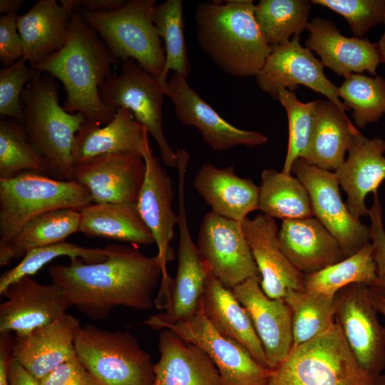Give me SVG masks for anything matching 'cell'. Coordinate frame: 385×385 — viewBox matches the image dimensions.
Here are the masks:
<instances>
[{"mask_svg": "<svg viewBox=\"0 0 385 385\" xmlns=\"http://www.w3.org/2000/svg\"><path fill=\"white\" fill-rule=\"evenodd\" d=\"M106 247L108 257L103 262L86 263L75 258L68 265L49 266L52 283L72 307L94 321L106 319L118 306L151 309L155 287L161 277L169 276L158 255L148 257L135 247L119 244Z\"/></svg>", "mask_w": 385, "mask_h": 385, "instance_id": "cell-1", "label": "cell"}, {"mask_svg": "<svg viewBox=\"0 0 385 385\" xmlns=\"http://www.w3.org/2000/svg\"><path fill=\"white\" fill-rule=\"evenodd\" d=\"M117 61L80 11L73 10L64 46L33 68L62 83L66 112L82 113L88 121L102 126L113 120L117 109L102 101L99 87L112 75V64Z\"/></svg>", "mask_w": 385, "mask_h": 385, "instance_id": "cell-2", "label": "cell"}, {"mask_svg": "<svg viewBox=\"0 0 385 385\" xmlns=\"http://www.w3.org/2000/svg\"><path fill=\"white\" fill-rule=\"evenodd\" d=\"M250 0L197 4L196 36L202 51L225 73L256 76L272 51L254 16Z\"/></svg>", "mask_w": 385, "mask_h": 385, "instance_id": "cell-3", "label": "cell"}, {"mask_svg": "<svg viewBox=\"0 0 385 385\" xmlns=\"http://www.w3.org/2000/svg\"><path fill=\"white\" fill-rule=\"evenodd\" d=\"M20 123L36 150L50 165L52 177L74 180L72 148L76 135L88 121L82 113L66 112L58 103L54 78L38 71L24 88Z\"/></svg>", "mask_w": 385, "mask_h": 385, "instance_id": "cell-4", "label": "cell"}, {"mask_svg": "<svg viewBox=\"0 0 385 385\" xmlns=\"http://www.w3.org/2000/svg\"><path fill=\"white\" fill-rule=\"evenodd\" d=\"M269 385H385V375L359 365L334 321L317 337L292 346Z\"/></svg>", "mask_w": 385, "mask_h": 385, "instance_id": "cell-5", "label": "cell"}, {"mask_svg": "<svg viewBox=\"0 0 385 385\" xmlns=\"http://www.w3.org/2000/svg\"><path fill=\"white\" fill-rule=\"evenodd\" d=\"M91 202L90 191L75 180H61L32 171L0 179V242L43 213L62 208L81 211Z\"/></svg>", "mask_w": 385, "mask_h": 385, "instance_id": "cell-6", "label": "cell"}, {"mask_svg": "<svg viewBox=\"0 0 385 385\" xmlns=\"http://www.w3.org/2000/svg\"><path fill=\"white\" fill-rule=\"evenodd\" d=\"M156 4L155 0H130L104 13L77 10L106 41L117 60L133 59L158 78L163 73L165 56L153 19Z\"/></svg>", "mask_w": 385, "mask_h": 385, "instance_id": "cell-7", "label": "cell"}, {"mask_svg": "<svg viewBox=\"0 0 385 385\" xmlns=\"http://www.w3.org/2000/svg\"><path fill=\"white\" fill-rule=\"evenodd\" d=\"M77 357L101 385H153L150 356L128 332L81 327L75 339Z\"/></svg>", "mask_w": 385, "mask_h": 385, "instance_id": "cell-8", "label": "cell"}, {"mask_svg": "<svg viewBox=\"0 0 385 385\" xmlns=\"http://www.w3.org/2000/svg\"><path fill=\"white\" fill-rule=\"evenodd\" d=\"M99 94L105 104L130 111L135 120L155 139L163 164L177 168V152L168 143L163 130L165 93L156 77L128 59L122 62L119 73L112 74L101 85Z\"/></svg>", "mask_w": 385, "mask_h": 385, "instance_id": "cell-9", "label": "cell"}, {"mask_svg": "<svg viewBox=\"0 0 385 385\" xmlns=\"http://www.w3.org/2000/svg\"><path fill=\"white\" fill-rule=\"evenodd\" d=\"M186 173L185 170L178 172L179 240L176 276L165 312L150 315L143 322L154 330L161 331L190 319L202 306L208 269L189 230L185 209Z\"/></svg>", "mask_w": 385, "mask_h": 385, "instance_id": "cell-10", "label": "cell"}, {"mask_svg": "<svg viewBox=\"0 0 385 385\" xmlns=\"http://www.w3.org/2000/svg\"><path fill=\"white\" fill-rule=\"evenodd\" d=\"M334 320L351 354L365 370L381 374L385 368V327L379 322L371 287L353 283L335 295Z\"/></svg>", "mask_w": 385, "mask_h": 385, "instance_id": "cell-11", "label": "cell"}, {"mask_svg": "<svg viewBox=\"0 0 385 385\" xmlns=\"http://www.w3.org/2000/svg\"><path fill=\"white\" fill-rule=\"evenodd\" d=\"M292 172L309 192L314 217L338 240L346 257L371 244L369 226L355 219L343 202L334 172L302 158L294 161Z\"/></svg>", "mask_w": 385, "mask_h": 385, "instance_id": "cell-12", "label": "cell"}, {"mask_svg": "<svg viewBox=\"0 0 385 385\" xmlns=\"http://www.w3.org/2000/svg\"><path fill=\"white\" fill-rule=\"evenodd\" d=\"M170 329L201 348L216 366L220 385H269L273 369L262 366L241 344L219 332L202 308Z\"/></svg>", "mask_w": 385, "mask_h": 385, "instance_id": "cell-13", "label": "cell"}, {"mask_svg": "<svg viewBox=\"0 0 385 385\" xmlns=\"http://www.w3.org/2000/svg\"><path fill=\"white\" fill-rule=\"evenodd\" d=\"M196 245L208 270L226 287L260 277L242 222L210 211L202 218Z\"/></svg>", "mask_w": 385, "mask_h": 385, "instance_id": "cell-14", "label": "cell"}, {"mask_svg": "<svg viewBox=\"0 0 385 385\" xmlns=\"http://www.w3.org/2000/svg\"><path fill=\"white\" fill-rule=\"evenodd\" d=\"M255 78L259 88L275 99L281 91L294 92L303 85L326 96L343 112L349 111L339 99L338 87L326 77L321 61L301 45L300 35L272 47Z\"/></svg>", "mask_w": 385, "mask_h": 385, "instance_id": "cell-15", "label": "cell"}, {"mask_svg": "<svg viewBox=\"0 0 385 385\" xmlns=\"http://www.w3.org/2000/svg\"><path fill=\"white\" fill-rule=\"evenodd\" d=\"M163 89L170 98L178 120L197 129L203 141L214 150L255 147L268 140L263 133L238 128L223 119L190 86L187 78L173 73Z\"/></svg>", "mask_w": 385, "mask_h": 385, "instance_id": "cell-16", "label": "cell"}, {"mask_svg": "<svg viewBox=\"0 0 385 385\" xmlns=\"http://www.w3.org/2000/svg\"><path fill=\"white\" fill-rule=\"evenodd\" d=\"M0 333L24 336L46 326L66 314L72 307L56 284H42L24 277L9 285L1 293Z\"/></svg>", "mask_w": 385, "mask_h": 385, "instance_id": "cell-17", "label": "cell"}, {"mask_svg": "<svg viewBox=\"0 0 385 385\" xmlns=\"http://www.w3.org/2000/svg\"><path fill=\"white\" fill-rule=\"evenodd\" d=\"M261 278L250 277L232 289L247 310L263 346L268 367L274 369L293 346L292 312L284 298L271 299L260 286Z\"/></svg>", "mask_w": 385, "mask_h": 385, "instance_id": "cell-18", "label": "cell"}, {"mask_svg": "<svg viewBox=\"0 0 385 385\" xmlns=\"http://www.w3.org/2000/svg\"><path fill=\"white\" fill-rule=\"evenodd\" d=\"M145 173L143 156L100 155L73 167L74 180L86 187L95 203L136 205Z\"/></svg>", "mask_w": 385, "mask_h": 385, "instance_id": "cell-19", "label": "cell"}, {"mask_svg": "<svg viewBox=\"0 0 385 385\" xmlns=\"http://www.w3.org/2000/svg\"><path fill=\"white\" fill-rule=\"evenodd\" d=\"M142 156L145 173L136 202L138 212L150 230L158 247V257L165 270L175 257L171 241L178 224V215L173 209V185L165 170L145 143Z\"/></svg>", "mask_w": 385, "mask_h": 385, "instance_id": "cell-20", "label": "cell"}, {"mask_svg": "<svg viewBox=\"0 0 385 385\" xmlns=\"http://www.w3.org/2000/svg\"><path fill=\"white\" fill-rule=\"evenodd\" d=\"M242 227L260 274V286L271 299L284 298L289 289L303 288L304 274L287 258L278 242L274 218L260 214L245 218Z\"/></svg>", "mask_w": 385, "mask_h": 385, "instance_id": "cell-21", "label": "cell"}, {"mask_svg": "<svg viewBox=\"0 0 385 385\" xmlns=\"http://www.w3.org/2000/svg\"><path fill=\"white\" fill-rule=\"evenodd\" d=\"M346 160L334 172L347 195L346 207L356 220L369 216L365 204L368 194L378 192L385 180V140L368 138L358 129L352 135Z\"/></svg>", "mask_w": 385, "mask_h": 385, "instance_id": "cell-22", "label": "cell"}, {"mask_svg": "<svg viewBox=\"0 0 385 385\" xmlns=\"http://www.w3.org/2000/svg\"><path fill=\"white\" fill-rule=\"evenodd\" d=\"M305 45L320 57L323 66L340 76L368 71L376 76L380 63L376 44L364 38L346 37L330 21L316 17L309 21Z\"/></svg>", "mask_w": 385, "mask_h": 385, "instance_id": "cell-23", "label": "cell"}, {"mask_svg": "<svg viewBox=\"0 0 385 385\" xmlns=\"http://www.w3.org/2000/svg\"><path fill=\"white\" fill-rule=\"evenodd\" d=\"M79 320L66 314L55 322L12 341V358L40 379L76 356L75 339Z\"/></svg>", "mask_w": 385, "mask_h": 385, "instance_id": "cell-24", "label": "cell"}, {"mask_svg": "<svg viewBox=\"0 0 385 385\" xmlns=\"http://www.w3.org/2000/svg\"><path fill=\"white\" fill-rule=\"evenodd\" d=\"M277 238L284 255L303 274L346 258L338 240L314 217L282 220Z\"/></svg>", "mask_w": 385, "mask_h": 385, "instance_id": "cell-25", "label": "cell"}, {"mask_svg": "<svg viewBox=\"0 0 385 385\" xmlns=\"http://www.w3.org/2000/svg\"><path fill=\"white\" fill-rule=\"evenodd\" d=\"M148 133L132 112L118 108L113 120L104 126L86 121L76 135L72 148L73 167L108 154L125 153L142 156Z\"/></svg>", "mask_w": 385, "mask_h": 385, "instance_id": "cell-26", "label": "cell"}, {"mask_svg": "<svg viewBox=\"0 0 385 385\" xmlns=\"http://www.w3.org/2000/svg\"><path fill=\"white\" fill-rule=\"evenodd\" d=\"M158 346L160 356L153 364V385H220L216 366L198 346L163 329Z\"/></svg>", "mask_w": 385, "mask_h": 385, "instance_id": "cell-27", "label": "cell"}, {"mask_svg": "<svg viewBox=\"0 0 385 385\" xmlns=\"http://www.w3.org/2000/svg\"><path fill=\"white\" fill-rule=\"evenodd\" d=\"M193 186L211 212L220 217L242 222L250 212L259 210L260 187L251 179L237 176L233 166L218 168L204 164Z\"/></svg>", "mask_w": 385, "mask_h": 385, "instance_id": "cell-28", "label": "cell"}, {"mask_svg": "<svg viewBox=\"0 0 385 385\" xmlns=\"http://www.w3.org/2000/svg\"><path fill=\"white\" fill-rule=\"evenodd\" d=\"M202 308L207 320L219 332L241 344L259 364L269 368L263 346L247 310L232 289L224 286L209 270Z\"/></svg>", "mask_w": 385, "mask_h": 385, "instance_id": "cell-29", "label": "cell"}, {"mask_svg": "<svg viewBox=\"0 0 385 385\" xmlns=\"http://www.w3.org/2000/svg\"><path fill=\"white\" fill-rule=\"evenodd\" d=\"M72 10L56 0H39L19 16L17 29L23 46V58L34 66L59 51L68 38Z\"/></svg>", "mask_w": 385, "mask_h": 385, "instance_id": "cell-30", "label": "cell"}, {"mask_svg": "<svg viewBox=\"0 0 385 385\" xmlns=\"http://www.w3.org/2000/svg\"><path fill=\"white\" fill-rule=\"evenodd\" d=\"M356 129L346 113L334 103L329 100L317 101L314 123L302 158L320 168L335 172L344 162Z\"/></svg>", "mask_w": 385, "mask_h": 385, "instance_id": "cell-31", "label": "cell"}, {"mask_svg": "<svg viewBox=\"0 0 385 385\" xmlns=\"http://www.w3.org/2000/svg\"><path fill=\"white\" fill-rule=\"evenodd\" d=\"M81 214L78 232L86 237L140 245L155 243L135 204L91 202L81 210Z\"/></svg>", "mask_w": 385, "mask_h": 385, "instance_id": "cell-32", "label": "cell"}, {"mask_svg": "<svg viewBox=\"0 0 385 385\" xmlns=\"http://www.w3.org/2000/svg\"><path fill=\"white\" fill-rule=\"evenodd\" d=\"M81 217L80 210L62 208L33 218L9 240L0 242V266L22 258L33 249L65 241L78 231Z\"/></svg>", "mask_w": 385, "mask_h": 385, "instance_id": "cell-33", "label": "cell"}, {"mask_svg": "<svg viewBox=\"0 0 385 385\" xmlns=\"http://www.w3.org/2000/svg\"><path fill=\"white\" fill-rule=\"evenodd\" d=\"M259 210L282 220L314 217L309 192L301 181L273 169L262 172Z\"/></svg>", "mask_w": 385, "mask_h": 385, "instance_id": "cell-34", "label": "cell"}, {"mask_svg": "<svg viewBox=\"0 0 385 385\" xmlns=\"http://www.w3.org/2000/svg\"><path fill=\"white\" fill-rule=\"evenodd\" d=\"M311 3L307 0H261L255 6L258 28L270 47L284 44L307 29Z\"/></svg>", "mask_w": 385, "mask_h": 385, "instance_id": "cell-35", "label": "cell"}, {"mask_svg": "<svg viewBox=\"0 0 385 385\" xmlns=\"http://www.w3.org/2000/svg\"><path fill=\"white\" fill-rule=\"evenodd\" d=\"M376 265L371 244L343 260L317 272L304 274L303 288L307 291L334 297L344 287L353 283L374 285Z\"/></svg>", "mask_w": 385, "mask_h": 385, "instance_id": "cell-36", "label": "cell"}, {"mask_svg": "<svg viewBox=\"0 0 385 385\" xmlns=\"http://www.w3.org/2000/svg\"><path fill=\"white\" fill-rule=\"evenodd\" d=\"M284 299L292 312L293 346L317 337L335 321V297L302 288L288 290Z\"/></svg>", "mask_w": 385, "mask_h": 385, "instance_id": "cell-37", "label": "cell"}, {"mask_svg": "<svg viewBox=\"0 0 385 385\" xmlns=\"http://www.w3.org/2000/svg\"><path fill=\"white\" fill-rule=\"evenodd\" d=\"M25 171L52 176L49 163L31 145L21 123L14 118H1L0 179Z\"/></svg>", "mask_w": 385, "mask_h": 385, "instance_id": "cell-38", "label": "cell"}, {"mask_svg": "<svg viewBox=\"0 0 385 385\" xmlns=\"http://www.w3.org/2000/svg\"><path fill=\"white\" fill-rule=\"evenodd\" d=\"M153 19L159 36L164 43L165 61L158 81L163 86L170 71L187 78L190 66L184 36L182 0H167L157 4Z\"/></svg>", "mask_w": 385, "mask_h": 385, "instance_id": "cell-39", "label": "cell"}, {"mask_svg": "<svg viewBox=\"0 0 385 385\" xmlns=\"http://www.w3.org/2000/svg\"><path fill=\"white\" fill-rule=\"evenodd\" d=\"M339 98L352 110L355 125L362 128L385 114V79L353 73L338 87Z\"/></svg>", "mask_w": 385, "mask_h": 385, "instance_id": "cell-40", "label": "cell"}, {"mask_svg": "<svg viewBox=\"0 0 385 385\" xmlns=\"http://www.w3.org/2000/svg\"><path fill=\"white\" fill-rule=\"evenodd\" d=\"M62 256L69 257L71 260L81 258L86 263H97L108 257V250L106 247H86L65 240L29 250L18 265L2 273L0 293L13 282L34 275L47 263Z\"/></svg>", "mask_w": 385, "mask_h": 385, "instance_id": "cell-41", "label": "cell"}, {"mask_svg": "<svg viewBox=\"0 0 385 385\" xmlns=\"http://www.w3.org/2000/svg\"><path fill=\"white\" fill-rule=\"evenodd\" d=\"M277 99L287 114L288 147L282 172L289 175L294 161L302 158L307 149L315 120L317 101L302 103L294 92L288 90L281 91Z\"/></svg>", "mask_w": 385, "mask_h": 385, "instance_id": "cell-42", "label": "cell"}, {"mask_svg": "<svg viewBox=\"0 0 385 385\" xmlns=\"http://www.w3.org/2000/svg\"><path fill=\"white\" fill-rule=\"evenodd\" d=\"M342 16L354 35L363 38L372 27L385 21V0H312Z\"/></svg>", "mask_w": 385, "mask_h": 385, "instance_id": "cell-43", "label": "cell"}, {"mask_svg": "<svg viewBox=\"0 0 385 385\" xmlns=\"http://www.w3.org/2000/svg\"><path fill=\"white\" fill-rule=\"evenodd\" d=\"M21 58L13 65L0 71V115L1 118H14L19 123L23 119L21 96L25 85L38 73Z\"/></svg>", "mask_w": 385, "mask_h": 385, "instance_id": "cell-44", "label": "cell"}, {"mask_svg": "<svg viewBox=\"0 0 385 385\" xmlns=\"http://www.w3.org/2000/svg\"><path fill=\"white\" fill-rule=\"evenodd\" d=\"M374 201L369 217L371 224V244L376 265V279L374 287L385 292V228L383 222L382 206L378 192L373 194Z\"/></svg>", "mask_w": 385, "mask_h": 385, "instance_id": "cell-45", "label": "cell"}, {"mask_svg": "<svg viewBox=\"0 0 385 385\" xmlns=\"http://www.w3.org/2000/svg\"><path fill=\"white\" fill-rule=\"evenodd\" d=\"M38 380L41 385H101L77 356Z\"/></svg>", "mask_w": 385, "mask_h": 385, "instance_id": "cell-46", "label": "cell"}, {"mask_svg": "<svg viewBox=\"0 0 385 385\" xmlns=\"http://www.w3.org/2000/svg\"><path fill=\"white\" fill-rule=\"evenodd\" d=\"M16 14H5L0 18V60L4 68L23 58V46L17 29Z\"/></svg>", "mask_w": 385, "mask_h": 385, "instance_id": "cell-47", "label": "cell"}, {"mask_svg": "<svg viewBox=\"0 0 385 385\" xmlns=\"http://www.w3.org/2000/svg\"><path fill=\"white\" fill-rule=\"evenodd\" d=\"M124 0H61L60 3L71 10L85 9L91 12L104 13L118 9L125 4Z\"/></svg>", "mask_w": 385, "mask_h": 385, "instance_id": "cell-48", "label": "cell"}, {"mask_svg": "<svg viewBox=\"0 0 385 385\" xmlns=\"http://www.w3.org/2000/svg\"><path fill=\"white\" fill-rule=\"evenodd\" d=\"M11 332L0 333V385H9V363L12 357Z\"/></svg>", "mask_w": 385, "mask_h": 385, "instance_id": "cell-49", "label": "cell"}, {"mask_svg": "<svg viewBox=\"0 0 385 385\" xmlns=\"http://www.w3.org/2000/svg\"><path fill=\"white\" fill-rule=\"evenodd\" d=\"M9 385H41L39 380L12 357L9 363Z\"/></svg>", "mask_w": 385, "mask_h": 385, "instance_id": "cell-50", "label": "cell"}, {"mask_svg": "<svg viewBox=\"0 0 385 385\" xmlns=\"http://www.w3.org/2000/svg\"><path fill=\"white\" fill-rule=\"evenodd\" d=\"M22 0H1L0 12L6 14H16V11L23 5Z\"/></svg>", "mask_w": 385, "mask_h": 385, "instance_id": "cell-51", "label": "cell"}, {"mask_svg": "<svg viewBox=\"0 0 385 385\" xmlns=\"http://www.w3.org/2000/svg\"><path fill=\"white\" fill-rule=\"evenodd\" d=\"M370 287L379 312L384 316L385 319V292L374 287Z\"/></svg>", "mask_w": 385, "mask_h": 385, "instance_id": "cell-52", "label": "cell"}, {"mask_svg": "<svg viewBox=\"0 0 385 385\" xmlns=\"http://www.w3.org/2000/svg\"><path fill=\"white\" fill-rule=\"evenodd\" d=\"M384 24L385 26V21ZM376 44L380 58V62L385 63V30L382 36Z\"/></svg>", "mask_w": 385, "mask_h": 385, "instance_id": "cell-53", "label": "cell"}]
</instances>
